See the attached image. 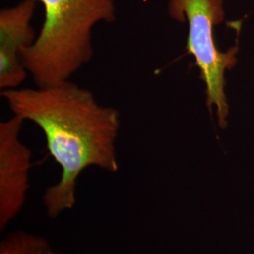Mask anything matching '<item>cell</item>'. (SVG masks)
Here are the masks:
<instances>
[{"instance_id":"obj_1","label":"cell","mask_w":254,"mask_h":254,"mask_svg":"<svg viewBox=\"0 0 254 254\" xmlns=\"http://www.w3.org/2000/svg\"><path fill=\"white\" fill-rule=\"evenodd\" d=\"M13 116L29 121L46 136L50 155L62 167L60 182L44 196L48 216L73 208L75 182L88 167L118 172L115 142L118 109L102 106L91 91L72 80L34 89L1 91Z\"/></svg>"},{"instance_id":"obj_2","label":"cell","mask_w":254,"mask_h":254,"mask_svg":"<svg viewBox=\"0 0 254 254\" xmlns=\"http://www.w3.org/2000/svg\"><path fill=\"white\" fill-rule=\"evenodd\" d=\"M45 21L22 64L37 87L71 80L93 56L92 31L116 20L114 0H39Z\"/></svg>"},{"instance_id":"obj_3","label":"cell","mask_w":254,"mask_h":254,"mask_svg":"<svg viewBox=\"0 0 254 254\" xmlns=\"http://www.w3.org/2000/svg\"><path fill=\"white\" fill-rule=\"evenodd\" d=\"M168 12L177 22L187 21V50L195 59L200 79L206 87V104L216 108L218 125L226 127L229 111L225 95V73L236 64L237 47L220 52L216 46L214 27L225 17L224 0H169Z\"/></svg>"},{"instance_id":"obj_4","label":"cell","mask_w":254,"mask_h":254,"mask_svg":"<svg viewBox=\"0 0 254 254\" xmlns=\"http://www.w3.org/2000/svg\"><path fill=\"white\" fill-rule=\"evenodd\" d=\"M25 121L16 116L0 123V227L22 208L28 189L31 153L20 138Z\"/></svg>"},{"instance_id":"obj_5","label":"cell","mask_w":254,"mask_h":254,"mask_svg":"<svg viewBox=\"0 0 254 254\" xmlns=\"http://www.w3.org/2000/svg\"><path fill=\"white\" fill-rule=\"evenodd\" d=\"M39 0H22L0 10V89H17L27 73L21 56L34 44L37 35L31 26Z\"/></svg>"},{"instance_id":"obj_6","label":"cell","mask_w":254,"mask_h":254,"mask_svg":"<svg viewBox=\"0 0 254 254\" xmlns=\"http://www.w3.org/2000/svg\"><path fill=\"white\" fill-rule=\"evenodd\" d=\"M0 254H55L45 238L24 232L11 233L1 242Z\"/></svg>"}]
</instances>
